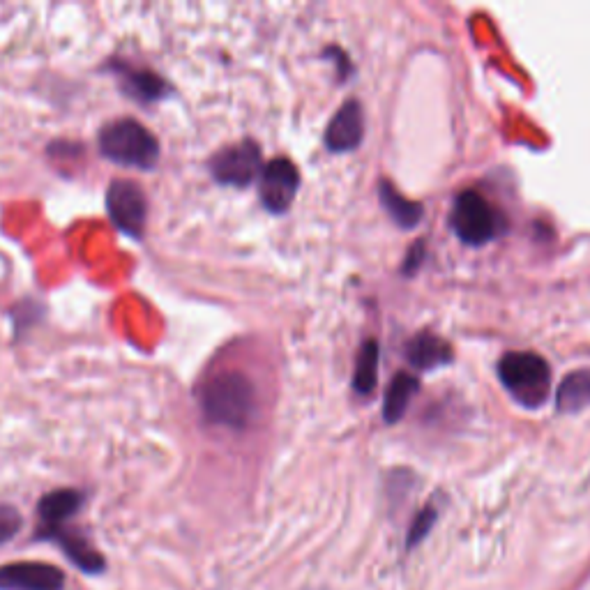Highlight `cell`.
<instances>
[{"mask_svg": "<svg viewBox=\"0 0 590 590\" xmlns=\"http://www.w3.org/2000/svg\"><path fill=\"white\" fill-rule=\"evenodd\" d=\"M201 411L208 422L226 429H247L259 413L254 383L240 372H222L201 390Z\"/></svg>", "mask_w": 590, "mask_h": 590, "instance_id": "6da1fadb", "label": "cell"}, {"mask_svg": "<svg viewBox=\"0 0 590 590\" xmlns=\"http://www.w3.org/2000/svg\"><path fill=\"white\" fill-rule=\"evenodd\" d=\"M498 378L512 399L524 408H540L551 390V369L542 355L531 351L505 353L498 360Z\"/></svg>", "mask_w": 590, "mask_h": 590, "instance_id": "7a4b0ae2", "label": "cell"}, {"mask_svg": "<svg viewBox=\"0 0 590 590\" xmlns=\"http://www.w3.org/2000/svg\"><path fill=\"white\" fill-rule=\"evenodd\" d=\"M100 150L107 160L134 169H153L160 157V143L134 118H120L104 125Z\"/></svg>", "mask_w": 590, "mask_h": 590, "instance_id": "3957f363", "label": "cell"}, {"mask_svg": "<svg viewBox=\"0 0 590 590\" xmlns=\"http://www.w3.org/2000/svg\"><path fill=\"white\" fill-rule=\"evenodd\" d=\"M452 231L464 245L482 247L505 231V217L475 189L461 192L450 213Z\"/></svg>", "mask_w": 590, "mask_h": 590, "instance_id": "277c9868", "label": "cell"}, {"mask_svg": "<svg viewBox=\"0 0 590 590\" xmlns=\"http://www.w3.org/2000/svg\"><path fill=\"white\" fill-rule=\"evenodd\" d=\"M107 210L120 231H125L132 238L143 236L148 201L139 185L132 180H113L107 192Z\"/></svg>", "mask_w": 590, "mask_h": 590, "instance_id": "5b68a950", "label": "cell"}, {"mask_svg": "<svg viewBox=\"0 0 590 590\" xmlns=\"http://www.w3.org/2000/svg\"><path fill=\"white\" fill-rule=\"evenodd\" d=\"M210 171L217 183L231 187H247L261 171V148L254 141H240L210 160Z\"/></svg>", "mask_w": 590, "mask_h": 590, "instance_id": "8992f818", "label": "cell"}, {"mask_svg": "<svg viewBox=\"0 0 590 590\" xmlns=\"http://www.w3.org/2000/svg\"><path fill=\"white\" fill-rule=\"evenodd\" d=\"M298 189H300V173L291 160L277 157V160H272L263 166L259 194H261V203L266 206V210H270V213L275 215L286 213V210L291 208Z\"/></svg>", "mask_w": 590, "mask_h": 590, "instance_id": "52a82bcc", "label": "cell"}, {"mask_svg": "<svg viewBox=\"0 0 590 590\" xmlns=\"http://www.w3.org/2000/svg\"><path fill=\"white\" fill-rule=\"evenodd\" d=\"M65 574L49 563H10L0 567V590H63Z\"/></svg>", "mask_w": 590, "mask_h": 590, "instance_id": "ba28073f", "label": "cell"}, {"mask_svg": "<svg viewBox=\"0 0 590 590\" xmlns=\"http://www.w3.org/2000/svg\"><path fill=\"white\" fill-rule=\"evenodd\" d=\"M362 136H365V113L360 102H344L325 130V146L332 153H351L362 143Z\"/></svg>", "mask_w": 590, "mask_h": 590, "instance_id": "9c48e42d", "label": "cell"}, {"mask_svg": "<svg viewBox=\"0 0 590 590\" xmlns=\"http://www.w3.org/2000/svg\"><path fill=\"white\" fill-rule=\"evenodd\" d=\"M37 537H44V540H54L58 547L65 551V556L70 558V561L83 572L97 574V572L104 570V556L86 540V537H83L79 531H74V528H70V526L51 528V531L37 533Z\"/></svg>", "mask_w": 590, "mask_h": 590, "instance_id": "30bf717a", "label": "cell"}, {"mask_svg": "<svg viewBox=\"0 0 590 590\" xmlns=\"http://www.w3.org/2000/svg\"><path fill=\"white\" fill-rule=\"evenodd\" d=\"M406 360L420 372L438 369L452 360V346L434 332H420L406 344Z\"/></svg>", "mask_w": 590, "mask_h": 590, "instance_id": "8fae6325", "label": "cell"}, {"mask_svg": "<svg viewBox=\"0 0 590 590\" xmlns=\"http://www.w3.org/2000/svg\"><path fill=\"white\" fill-rule=\"evenodd\" d=\"M81 503H83V494H79L77 489H56L47 494L40 501V531H51V528H58V526H65L67 521H70L74 514L81 510Z\"/></svg>", "mask_w": 590, "mask_h": 590, "instance_id": "7c38bea8", "label": "cell"}, {"mask_svg": "<svg viewBox=\"0 0 590 590\" xmlns=\"http://www.w3.org/2000/svg\"><path fill=\"white\" fill-rule=\"evenodd\" d=\"M556 406L561 413H579L590 408V369H577L563 378Z\"/></svg>", "mask_w": 590, "mask_h": 590, "instance_id": "4fadbf2b", "label": "cell"}, {"mask_svg": "<svg viewBox=\"0 0 590 590\" xmlns=\"http://www.w3.org/2000/svg\"><path fill=\"white\" fill-rule=\"evenodd\" d=\"M418 378L413 374H397L392 378L388 390H385V397H383V418L385 422H399L404 418L408 404H411V399L415 392H418Z\"/></svg>", "mask_w": 590, "mask_h": 590, "instance_id": "5bb4252c", "label": "cell"}, {"mask_svg": "<svg viewBox=\"0 0 590 590\" xmlns=\"http://www.w3.org/2000/svg\"><path fill=\"white\" fill-rule=\"evenodd\" d=\"M378 194H381L383 206L390 213V217L395 219L397 226H402V229H413V226L420 224L422 215H425V208H422L418 201L406 199V196L399 194L388 180H383L381 187H378Z\"/></svg>", "mask_w": 590, "mask_h": 590, "instance_id": "9a60e30c", "label": "cell"}, {"mask_svg": "<svg viewBox=\"0 0 590 590\" xmlns=\"http://www.w3.org/2000/svg\"><path fill=\"white\" fill-rule=\"evenodd\" d=\"M378 358H381L378 344L374 342V339H367V342L360 346L358 360H355V372H353V390L362 397L372 395L376 388Z\"/></svg>", "mask_w": 590, "mask_h": 590, "instance_id": "2e32d148", "label": "cell"}, {"mask_svg": "<svg viewBox=\"0 0 590 590\" xmlns=\"http://www.w3.org/2000/svg\"><path fill=\"white\" fill-rule=\"evenodd\" d=\"M125 83V90L130 97H136L139 102H155L166 95V83L153 72H134L125 70L120 74Z\"/></svg>", "mask_w": 590, "mask_h": 590, "instance_id": "e0dca14e", "label": "cell"}, {"mask_svg": "<svg viewBox=\"0 0 590 590\" xmlns=\"http://www.w3.org/2000/svg\"><path fill=\"white\" fill-rule=\"evenodd\" d=\"M434 521H436V508L434 505H427L425 510H422L418 517L413 519V524H411V531H408V537H406V542H408V547H413V544H418L422 537H425L429 531H431V526H434Z\"/></svg>", "mask_w": 590, "mask_h": 590, "instance_id": "ac0fdd59", "label": "cell"}, {"mask_svg": "<svg viewBox=\"0 0 590 590\" xmlns=\"http://www.w3.org/2000/svg\"><path fill=\"white\" fill-rule=\"evenodd\" d=\"M21 531V514L12 505H0V544L10 542Z\"/></svg>", "mask_w": 590, "mask_h": 590, "instance_id": "d6986e66", "label": "cell"}, {"mask_svg": "<svg viewBox=\"0 0 590 590\" xmlns=\"http://www.w3.org/2000/svg\"><path fill=\"white\" fill-rule=\"evenodd\" d=\"M422 254H425V245H422V242H418V245H415L411 249V252H408V261H406V266H404V272H413V268H418L420 261H422Z\"/></svg>", "mask_w": 590, "mask_h": 590, "instance_id": "ffe728a7", "label": "cell"}]
</instances>
